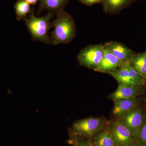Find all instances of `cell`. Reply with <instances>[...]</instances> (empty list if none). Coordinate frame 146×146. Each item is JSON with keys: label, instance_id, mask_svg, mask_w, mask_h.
<instances>
[{"label": "cell", "instance_id": "8fae6325", "mask_svg": "<svg viewBox=\"0 0 146 146\" xmlns=\"http://www.w3.org/2000/svg\"><path fill=\"white\" fill-rule=\"evenodd\" d=\"M89 139L92 146H118L110 130L108 124Z\"/></svg>", "mask_w": 146, "mask_h": 146}, {"label": "cell", "instance_id": "ba28073f", "mask_svg": "<svg viewBox=\"0 0 146 146\" xmlns=\"http://www.w3.org/2000/svg\"><path fill=\"white\" fill-rule=\"evenodd\" d=\"M104 46V54L101 61L94 71L109 74L121 67L123 62L116 57L109 50Z\"/></svg>", "mask_w": 146, "mask_h": 146}, {"label": "cell", "instance_id": "7402d4cb", "mask_svg": "<svg viewBox=\"0 0 146 146\" xmlns=\"http://www.w3.org/2000/svg\"><path fill=\"white\" fill-rule=\"evenodd\" d=\"M145 102H146V98H145Z\"/></svg>", "mask_w": 146, "mask_h": 146}, {"label": "cell", "instance_id": "9c48e42d", "mask_svg": "<svg viewBox=\"0 0 146 146\" xmlns=\"http://www.w3.org/2000/svg\"><path fill=\"white\" fill-rule=\"evenodd\" d=\"M143 86H131L126 84H119L117 89L110 94L109 98L113 102L119 100L136 98L144 91Z\"/></svg>", "mask_w": 146, "mask_h": 146}, {"label": "cell", "instance_id": "5bb4252c", "mask_svg": "<svg viewBox=\"0 0 146 146\" xmlns=\"http://www.w3.org/2000/svg\"><path fill=\"white\" fill-rule=\"evenodd\" d=\"M70 0H39V7L36 14L39 15L43 10L57 13L64 10Z\"/></svg>", "mask_w": 146, "mask_h": 146}, {"label": "cell", "instance_id": "e0dca14e", "mask_svg": "<svg viewBox=\"0 0 146 146\" xmlns=\"http://www.w3.org/2000/svg\"><path fill=\"white\" fill-rule=\"evenodd\" d=\"M70 139L69 143L74 146H92L90 139L73 133L70 130Z\"/></svg>", "mask_w": 146, "mask_h": 146}, {"label": "cell", "instance_id": "52a82bcc", "mask_svg": "<svg viewBox=\"0 0 146 146\" xmlns=\"http://www.w3.org/2000/svg\"><path fill=\"white\" fill-rule=\"evenodd\" d=\"M117 119L137 138L139 129L145 119L143 113L141 108L136 106L122 117Z\"/></svg>", "mask_w": 146, "mask_h": 146}, {"label": "cell", "instance_id": "44dd1931", "mask_svg": "<svg viewBox=\"0 0 146 146\" xmlns=\"http://www.w3.org/2000/svg\"><path fill=\"white\" fill-rule=\"evenodd\" d=\"M126 146H141L139 144H133V145H129Z\"/></svg>", "mask_w": 146, "mask_h": 146}, {"label": "cell", "instance_id": "ffe728a7", "mask_svg": "<svg viewBox=\"0 0 146 146\" xmlns=\"http://www.w3.org/2000/svg\"><path fill=\"white\" fill-rule=\"evenodd\" d=\"M30 5H36V3L39 0H24Z\"/></svg>", "mask_w": 146, "mask_h": 146}, {"label": "cell", "instance_id": "7c38bea8", "mask_svg": "<svg viewBox=\"0 0 146 146\" xmlns=\"http://www.w3.org/2000/svg\"><path fill=\"white\" fill-rule=\"evenodd\" d=\"M136 0H102L103 9L106 14L117 15Z\"/></svg>", "mask_w": 146, "mask_h": 146}, {"label": "cell", "instance_id": "9a60e30c", "mask_svg": "<svg viewBox=\"0 0 146 146\" xmlns=\"http://www.w3.org/2000/svg\"><path fill=\"white\" fill-rule=\"evenodd\" d=\"M129 63L133 70L146 79V51L135 53L130 58Z\"/></svg>", "mask_w": 146, "mask_h": 146}, {"label": "cell", "instance_id": "8992f818", "mask_svg": "<svg viewBox=\"0 0 146 146\" xmlns=\"http://www.w3.org/2000/svg\"><path fill=\"white\" fill-rule=\"evenodd\" d=\"M110 130L118 146L139 144L138 138L117 119L108 123Z\"/></svg>", "mask_w": 146, "mask_h": 146}, {"label": "cell", "instance_id": "277c9868", "mask_svg": "<svg viewBox=\"0 0 146 146\" xmlns=\"http://www.w3.org/2000/svg\"><path fill=\"white\" fill-rule=\"evenodd\" d=\"M104 54V44H91L82 49L77 58L80 65L94 70L101 61Z\"/></svg>", "mask_w": 146, "mask_h": 146}, {"label": "cell", "instance_id": "6da1fadb", "mask_svg": "<svg viewBox=\"0 0 146 146\" xmlns=\"http://www.w3.org/2000/svg\"><path fill=\"white\" fill-rule=\"evenodd\" d=\"M51 23L54 28L50 36L51 44H68L74 39L77 33L75 22L65 10L56 13V18Z\"/></svg>", "mask_w": 146, "mask_h": 146}, {"label": "cell", "instance_id": "ac0fdd59", "mask_svg": "<svg viewBox=\"0 0 146 146\" xmlns=\"http://www.w3.org/2000/svg\"><path fill=\"white\" fill-rule=\"evenodd\" d=\"M137 138L141 146H146V118L141 125Z\"/></svg>", "mask_w": 146, "mask_h": 146}, {"label": "cell", "instance_id": "3957f363", "mask_svg": "<svg viewBox=\"0 0 146 146\" xmlns=\"http://www.w3.org/2000/svg\"><path fill=\"white\" fill-rule=\"evenodd\" d=\"M107 124L101 118L91 117L76 121L70 130L76 135L90 139Z\"/></svg>", "mask_w": 146, "mask_h": 146}, {"label": "cell", "instance_id": "4fadbf2b", "mask_svg": "<svg viewBox=\"0 0 146 146\" xmlns=\"http://www.w3.org/2000/svg\"><path fill=\"white\" fill-rule=\"evenodd\" d=\"M112 115L119 118L122 117L136 106L137 99L119 100L114 101Z\"/></svg>", "mask_w": 146, "mask_h": 146}, {"label": "cell", "instance_id": "7a4b0ae2", "mask_svg": "<svg viewBox=\"0 0 146 146\" xmlns=\"http://www.w3.org/2000/svg\"><path fill=\"white\" fill-rule=\"evenodd\" d=\"M53 17V13L50 11L44 16L35 17L33 11L29 15L28 18L26 17L24 19L33 41L51 44L50 37L48 35V32L52 28L50 21Z\"/></svg>", "mask_w": 146, "mask_h": 146}, {"label": "cell", "instance_id": "d6986e66", "mask_svg": "<svg viewBox=\"0 0 146 146\" xmlns=\"http://www.w3.org/2000/svg\"><path fill=\"white\" fill-rule=\"evenodd\" d=\"M81 3L86 6H92L97 4L102 3V0H77Z\"/></svg>", "mask_w": 146, "mask_h": 146}, {"label": "cell", "instance_id": "2e32d148", "mask_svg": "<svg viewBox=\"0 0 146 146\" xmlns=\"http://www.w3.org/2000/svg\"><path fill=\"white\" fill-rule=\"evenodd\" d=\"M16 10V18L18 21H21L26 18L28 13L34 11V9H31L30 5L24 0H18L14 6Z\"/></svg>", "mask_w": 146, "mask_h": 146}, {"label": "cell", "instance_id": "5b68a950", "mask_svg": "<svg viewBox=\"0 0 146 146\" xmlns=\"http://www.w3.org/2000/svg\"><path fill=\"white\" fill-rule=\"evenodd\" d=\"M108 74L113 77L119 84L143 86L146 82V79L139 74L131 67L129 61L124 62L117 70Z\"/></svg>", "mask_w": 146, "mask_h": 146}, {"label": "cell", "instance_id": "30bf717a", "mask_svg": "<svg viewBox=\"0 0 146 146\" xmlns=\"http://www.w3.org/2000/svg\"><path fill=\"white\" fill-rule=\"evenodd\" d=\"M104 46L109 50L119 60L122 62L129 61L136 53L125 45L117 41L106 42Z\"/></svg>", "mask_w": 146, "mask_h": 146}]
</instances>
